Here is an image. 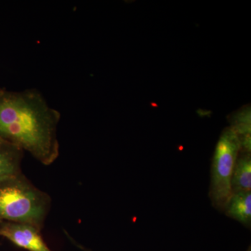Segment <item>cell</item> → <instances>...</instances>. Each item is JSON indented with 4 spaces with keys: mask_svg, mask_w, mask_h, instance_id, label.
Listing matches in <instances>:
<instances>
[{
    "mask_svg": "<svg viewBox=\"0 0 251 251\" xmlns=\"http://www.w3.org/2000/svg\"><path fill=\"white\" fill-rule=\"evenodd\" d=\"M24 151L0 137V181L21 174V163Z\"/></svg>",
    "mask_w": 251,
    "mask_h": 251,
    "instance_id": "5b68a950",
    "label": "cell"
},
{
    "mask_svg": "<svg viewBox=\"0 0 251 251\" xmlns=\"http://www.w3.org/2000/svg\"><path fill=\"white\" fill-rule=\"evenodd\" d=\"M231 128L234 130L241 144V151L251 152V110L242 109L232 118Z\"/></svg>",
    "mask_w": 251,
    "mask_h": 251,
    "instance_id": "ba28073f",
    "label": "cell"
},
{
    "mask_svg": "<svg viewBox=\"0 0 251 251\" xmlns=\"http://www.w3.org/2000/svg\"><path fill=\"white\" fill-rule=\"evenodd\" d=\"M64 232H65L66 235H67V237H68V239H69V240L71 241L73 243V244H74V245L76 246L78 249H81V250L83 251H91L90 250H89L88 249H87V248H85V247H83V246L81 245L80 244H79L78 242H77L76 241L74 240V238H72L71 237L70 235H69V233L67 232V231L64 230Z\"/></svg>",
    "mask_w": 251,
    "mask_h": 251,
    "instance_id": "9c48e42d",
    "label": "cell"
},
{
    "mask_svg": "<svg viewBox=\"0 0 251 251\" xmlns=\"http://www.w3.org/2000/svg\"><path fill=\"white\" fill-rule=\"evenodd\" d=\"M52 200L23 173L0 181V221L44 227Z\"/></svg>",
    "mask_w": 251,
    "mask_h": 251,
    "instance_id": "7a4b0ae2",
    "label": "cell"
},
{
    "mask_svg": "<svg viewBox=\"0 0 251 251\" xmlns=\"http://www.w3.org/2000/svg\"><path fill=\"white\" fill-rule=\"evenodd\" d=\"M232 194L242 191H251V153L240 151L234 166L232 177Z\"/></svg>",
    "mask_w": 251,
    "mask_h": 251,
    "instance_id": "52a82bcc",
    "label": "cell"
},
{
    "mask_svg": "<svg viewBox=\"0 0 251 251\" xmlns=\"http://www.w3.org/2000/svg\"><path fill=\"white\" fill-rule=\"evenodd\" d=\"M249 251H250V250H249Z\"/></svg>",
    "mask_w": 251,
    "mask_h": 251,
    "instance_id": "30bf717a",
    "label": "cell"
},
{
    "mask_svg": "<svg viewBox=\"0 0 251 251\" xmlns=\"http://www.w3.org/2000/svg\"><path fill=\"white\" fill-rule=\"evenodd\" d=\"M41 230L21 223L0 221V236L28 251H52L44 242Z\"/></svg>",
    "mask_w": 251,
    "mask_h": 251,
    "instance_id": "277c9868",
    "label": "cell"
},
{
    "mask_svg": "<svg viewBox=\"0 0 251 251\" xmlns=\"http://www.w3.org/2000/svg\"><path fill=\"white\" fill-rule=\"evenodd\" d=\"M226 214L245 226L251 222V191L233 193L226 206Z\"/></svg>",
    "mask_w": 251,
    "mask_h": 251,
    "instance_id": "8992f818",
    "label": "cell"
},
{
    "mask_svg": "<svg viewBox=\"0 0 251 251\" xmlns=\"http://www.w3.org/2000/svg\"><path fill=\"white\" fill-rule=\"evenodd\" d=\"M240 151L237 133L231 127L225 128L216 144L211 167L209 196L217 209H226L232 196V174Z\"/></svg>",
    "mask_w": 251,
    "mask_h": 251,
    "instance_id": "3957f363",
    "label": "cell"
},
{
    "mask_svg": "<svg viewBox=\"0 0 251 251\" xmlns=\"http://www.w3.org/2000/svg\"><path fill=\"white\" fill-rule=\"evenodd\" d=\"M61 115L35 89L13 92L0 89V137L44 166L58 158L57 128Z\"/></svg>",
    "mask_w": 251,
    "mask_h": 251,
    "instance_id": "6da1fadb",
    "label": "cell"
}]
</instances>
